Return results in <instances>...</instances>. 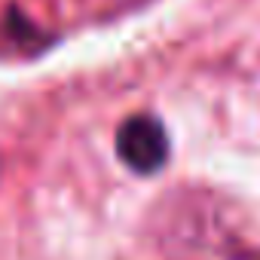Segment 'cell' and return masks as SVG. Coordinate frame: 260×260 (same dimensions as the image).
<instances>
[{
	"label": "cell",
	"instance_id": "cell-1",
	"mask_svg": "<svg viewBox=\"0 0 260 260\" xmlns=\"http://www.w3.org/2000/svg\"><path fill=\"white\" fill-rule=\"evenodd\" d=\"M116 153L138 175L159 172L169 159V135H166L162 122L147 113L128 116L116 132Z\"/></svg>",
	"mask_w": 260,
	"mask_h": 260
},
{
	"label": "cell",
	"instance_id": "cell-2",
	"mask_svg": "<svg viewBox=\"0 0 260 260\" xmlns=\"http://www.w3.org/2000/svg\"><path fill=\"white\" fill-rule=\"evenodd\" d=\"M98 7H128V4H135V0H95Z\"/></svg>",
	"mask_w": 260,
	"mask_h": 260
}]
</instances>
